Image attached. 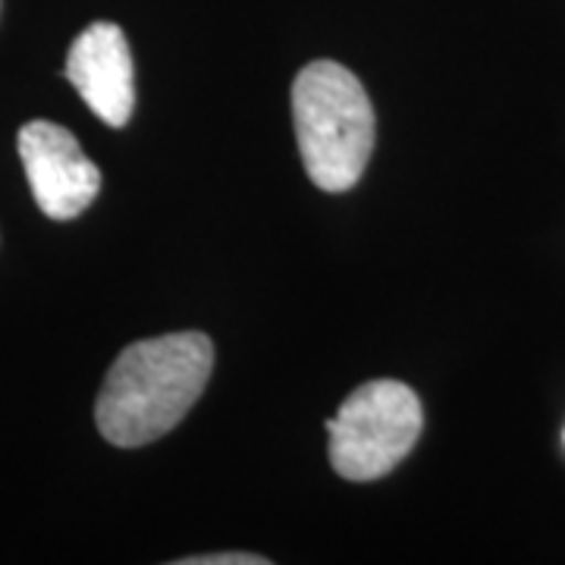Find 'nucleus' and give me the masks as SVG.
<instances>
[{
	"label": "nucleus",
	"instance_id": "20e7f679",
	"mask_svg": "<svg viewBox=\"0 0 565 565\" xmlns=\"http://www.w3.org/2000/svg\"><path fill=\"white\" fill-rule=\"evenodd\" d=\"M20 158L35 204L51 221H73L102 192V170L79 139L57 122L32 120L20 129Z\"/></svg>",
	"mask_w": 565,
	"mask_h": 565
},
{
	"label": "nucleus",
	"instance_id": "f03ea898",
	"mask_svg": "<svg viewBox=\"0 0 565 565\" xmlns=\"http://www.w3.org/2000/svg\"><path fill=\"white\" fill-rule=\"evenodd\" d=\"M292 122L305 173L323 192H349L374 151V107L355 73L315 61L292 82Z\"/></svg>",
	"mask_w": 565,
	"mask_h": 565
},
{
	"label": "nucleus",
	"instance_id": "39448f33",
	"mask_svg": "<svg viewBox=\"0 0 565 565\" xmlns=\"http://www.w3.org/2000/svg\"><path fill=\"white\" fill-rule=\"evenodd\" d=\"M66 79L88 104V110L107 126L120 129L136 107V70L129 41L114 22H92L70 44Z\"/></svg>",
	"mask_w": 565,
	"mask_h": 565
},
{
	"label": "nucleus",
	"instance_id": "423d86ee",
	"mask_svg": "<svg viewBox=\"0 0 565 565\" xmlns=\"http://www.w3.org/2000/svg\"><path fill=\"white\" fill-rule=\"evenodd\" d=\"M182 565H267V559L252 553H221V556H192L182 559Z\"/></svg>",
	"mask_w": 565,
	"mask_h": 565
},
{
	"label": "nucleus",
	"instance_id": "f257e3e1",
	"mask_svg": "<svg viewBox=\"0 0 565 565\" xmlns=\"http://www.w3.org/2000/svg\"><path fill=\"white\" fill-rule=\"evenodd\" d=\"M211 371L214 343L199 330L126 345L95 403L102 437L122 449L161 440L199 403Z\"/></svg>",
	"mask_w": 565,
	"mask_h": 565
},
{
	"label": "nucleus",
	"instance_id": "7ed1b4c3",
	"mask_svg": "<svg viewBox=\"0 0 565 565\" xmlns=\"http://www.w3.org/2000/svg\"><path fill=\"white\" fill-rule=\"evenodd\" d=\"M422 427L424 408L412 386L371 381L327 422L330 465L345 481H377L415 449Z\"/></svg>",
	"mask_w": 565,
	"mask_h": 565
}]
</instances>
